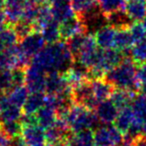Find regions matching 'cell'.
Segmentation results:
<instances>
[{
	"mask_svg": "<svg viewBox=\"0 0 146 146\" xmlns=\"http://www.w3.org/2000/svg\"><path fill=\"white\" fill-rule=\"evenodd\" d=\"M71 95L76 105L82 106L86 109L94 110L99 103L94 96L91 81L88 79L71 87Z\"/></svg>",
	"mask_w": 146,
	"mask_h": 146,
	"instance_id": "4",
	"label": "cell"
},
{
	"mask_svg": "<svg viewBox=\"0 0 146 146\" xmlns=\"http://www.w3.org/2000/svg\"><path fill=\"white\" fill-rule=\"evenodd\" d=\"M94 112L97 115L98 119L103 124H113L114 120L118 115L119 109L110 99L104 100L97 104Z\"/></svg>",
	"mask_w": 146,
	"mask_h": 146,
	"instance_id": "13",
	"label": "cell"
},
{
	"mask_svg": "<svg viewBox=\"0 0 146 146\" xmlns=\"http://www.w3.org/2000/svg\"><path fill=\"white\" fill-rule=\"evenodd\" d=\"M28 2L29 0H5L3 10L9 25H13L22 18L24 9Z\"/></svg>",
	"mask_w": 146,
	"mask_h": 146,
	"instance_id": "11",
	"label": "cell"
},
{
	"mask_svg": "<svg viewBox=\"0 0 146 146\" xmlns=\"http://www.w3.org/2000/svg\"><path fill=\"white\" fill-rule=\"evenodd\" d=\"M0 127L9 138L14 137V136L17 135H21V132H22L23 129V125L20 120L4 122V123L0 124Z\"/></svg>",
	"mask_w": 146,
	"mask_h": 146,
	"instance_id": "35",
	"label": "cell"
},
{
	"mask_svg": "<svg viewBox=\"0 0 146 146\" xmlns=\"http://www.w3.org/2000/svg\"><path fill=\"white\" fill-rule=\"evenodd\" d=\"M132 111H133L134 117L138 121L145 123L146 122V97L141 93H137L134 95L131 102Z\"/></svg>",
	"mask_w": 146,
	"mask_h": 146,
	"instance_id": "26",
	"label": "cell"
},
{
	"mask_svg": "<svg viewBox=\"0 0 146 146\" xmlns=\"http://www.w3.org/2000/svg\"><path fill=\"white\" fill-rule=\"evenodd\" d=\"M134 95L136 94H132L130 92L126 91V90L122 89H114L113 93L111 94L109 99L115 104V106L118 109H123L125 107H129L131 105L132 99H133Z\"/></svg>",
	"mask_w": 146,
	"mask_h": 146,
	"instance_id": "29",
	"label": "cell"
},
{
	"mask_svg": "<svg viewBox=\"0 0 146 146\" xmlns=\"http://www.w3.org/2000/svg\"><path fill=\"white\" fill-rule=\"evenodd\" d=\"M128 55H129V52H123V51L118 50L114 47L109 49H103L99 65L96 68L101 69L106 74L108 70L120 64L124 60V58Z\"/></svg>",
	"mask_w": 146,
	"mask_h": 146,
	"instance_id": "9",
	"label": "cell"
},
{
	"mask_svg": "<svg viewBox=\"0 0 146 146\" xmlns=\"http://www.w3.org/2000/svg\"><path fill=\"white\" fill-rule=\"evenodd\" d=\"M136 78L139 84L142 86H146V63L137 65L136 70Z\"/></svg>",
	"mask_w": 146,
	"mask_h": 146,
	"instance_id": "37",
	"label": "cell"
},
{
	"mask_svg": "<svg viewBox=\"0 0 146 146\" xmlns=\"http://www.w3.org/2000/svg\"><path fill=\"white\" fill-rule=\"evenodd\" d=\"M129 31L134 40V43L146 38V29L141 22H133L129 27Z\"/></svg>",
	"mask_w": 146,
	"mask_h": 146,
	"instance_id": "36",
	"label": "cell"
},
{
	"mask_svg": "<svg viewBox=\"0 0 146 146\" xmlns=\"http://www.w3.org/2000/svg\"><path fill=\"white\" fill-rule=\"evenodd\" d=\"M23 140L26 146H45L46 145V135H45V128L36 125L23 126L21 132Z\"/></svg>",
	"mask_w": 146,
	"mask_h": 146,
	"instance_id": "10",
	"label": "cell"
},
{
	"mask_svg": "<svg viewBox=\"0 0 146 146\" xmlns=\"http://www.w3.org/2000/svg\"><path fill=\"white\" fill-rule=\"evenodd\" d=\"M68 146H95L94 130L84 129L74 132L68 140Z\"/></svg>",
	"mask_w": 146,
	"mask_h": 146,
	"instance_id": "23",
	"label": "cell"
},
{
	"mask_svg": "<svg viewBox=\"0 0 146 146\" xmlns=\"http://www.w3.org/2000/svg\"><path fill=\"white\" fill-rule=\"evenodd\" d=\"M129 56L137 65L146 63V38L134 43L130 48Z\"/></svg>",
	"mask_w": 146,
	"mask_h": 146,
	"instance_id": "32",
	"label": "cell"
},
{
	"mask_svg": "<svg viewBox=\"0 0 146 146\" xmlns=\"http://www.w3.org/2000/svg\"><path fill=\"white\" fill-rule=\"evenodd\" d=\"M29 93H30V92L27 89L26 86L22 85V86H17V87L13 88L10 92L5 94V96H6V98L12 104L22 108L25 101H26L27 97H28Z\"/></svg>",
	"mask_w": 146,
	"mask_h": 146,
	"instance_id": "30",
	"label": "cell"
},
{
	"mask_svg": "<svg viewBox=\"0 0 146 146\" xmlns=\"http://www.w3.org/2000/svg\"><path fill=\"white\" fill-rule=\"evenodd\" d=\"M50 8L53 19L58 23L75 15L71 5V0H53L50 3Z\"/></svg>",
	"mask_w": 146,
	"mask_h": 146,
	"instance_id": "14",
	"label": "cell"
},
{
	"mask_svg": "<svg viewBox=\"0 0 146 146\" xmlns=\"http://www.w3.org/2000/svg\"><path fill=\"white\" fill-rule=\"evenodd\" d=\"M5 4V0H0V9H2L4 7Z\"/></svg>",
	"mask_w": 146,
	"mask_h": 146,
	"instance_id": "45",
	"label": "cell"
},
{
	"mask_svg": "<svg viewBox=\"0 0 146 146\" xmlns=\"http://www.w3.org/2000/svg\"><path fill=\"white\" fill-rule=\"evenodd\" d=\"M45 92H30L22 107L23 113L35 114L45 104Z\"/></svg>",
	"mask_w": 146,
	"mask_h": 146,
	"instance_id": "20",
	"label": "cell"
},
{
	"mask_svg": "<svg viewBox=\"0 0 146 146\" xmlns=\"http://www.w3.org/2000/svg\"><path fill=\"white\" fill-rule=\"evenodd\" d=\"M51 20H53L52 13H51V8L49 3H42L39 4L38 12H37L36 20L34 22L35 29L37 31H40L47 23H49Z\"/></svg>",
	"mask_w": 146,
	"mask_h": 146,
	"instance_id": "31",
	"label": "cell"
},
{
	"mask_svg": "<svg viewBox=\"0 0 146 146\" xmlns=\"http://www.w3.org/2000/svg\"><path fill=\"white\" fill-rule=\"evenodd\" d=\"M139 93L143 94V95L146 97V86H142L141 89H140V92H139Z\"/></svg>",
	"mask_w": 146,
	"mask_h": 146,
	"instance_id": "43",
	"label": "cell"
},
{
	"mask_svg": "<svg viewBox=\"0 0 146 146\" xmlns=\"http://www.w3.org/2000/svg\"><path fill=\"white\" fill-rule=\"evenodd\" d=\"M116 29L106 24L99 28L93 34L97 46L101 49H109L114 47Z\"/></svg>",
	"mask_w": 146,
	"mask_h": 146,
	"instance_id": "16",
	"label": "cell"
},
{
	"mask_svg": "<svg viewBox=\"0 0 146 146\" xmlns=\"http://www.w3.org/2000/svg\"><path fill=\"white\" fill-rule=\"evenodd\" d=\"M134 146H146V136L141 134L134 141Z\"/></svg>",
	"mask_w": 146,
	"mask_h": 146,
	"instance_id": "39",
	"label": "cell"
},
{
	"mask_svg": "<svg viewBox=\"0 0 146 146\" xmlns=\"http://www.w3.org/2000/svg\"><path fill=\"white\" fill-rule=\"evenodd\" d=\"M14 29V31L16 32L17 36L19 37V39L24 38L25 36L29 35L30 33H32L33 31H35V26L32 22L25 20V19H20L19 21H17L16 23H14L13 25H11ZM20 41V40H19Z\"/></svg>",
	"mask_w": 146,
	"mask_h": 146,
	"instance_id": "34",
	"label": "cell"
},
{
	"mask_svg": "<svg viewBox=\"0 0 146 146\" xmlns=\"http://www.w3.org/2000/svg\"><path fill=\"white\" fill-rule=\"evenodd\" d=\"M22 114V108L11 103L6 98V96H4L0 101V124L4 122L20 120Z\"/></svg>",
	"mask_w": 146,
	"mask_h": 146,
	"instance_id": "15",
	"label": "cell"
},
{
	"mask_svg": "<svg viewBox=\"0 0 146 146\" xmlns=\"http://www.w3.org/2000/svg\"><path fill=\"white\" fill-rule=\"evenodd\" d=\"M134 114L132 111L131 107H125L123 109H120L118 112V115L116 117V119L114 120L113 125L117 128V130L119 132H121L122 134H126L129 129V127L131 126L132 122L134 120Z\"/></svg>",
	"mask_w": 146,
	"mask_h": 146,
	"instance_id": "22",
	"label": "cell"
},
{
	"mask_svg": "<svg viewBox=\"0 0 146 146\" xmlns=\"http://www.w3.org/2000/svg\"><path fill=\"white\" fill-rule=\"evenodd\" d=\"M46 73L33 64L25 69V86L29 92H44Z\"/></svg>",
	"mask_w": 146,
	"mask_h": 146,
	"instance_id": "7",
	"label": "cell"
},
{
	"mask_svg": "<svg viewBox=\"0 0 146 146\" xmlns=\"http://www.w3.org/2000/svg\"><path fill=\"white\" fill-rule=\"evenodd\" d=\"M106 21L107 24L113 27L116 30L119 29H128L132 25L134 21L131 20L127 13L124 11V9H119V10L113 11L106 15Z\"/></svg>",
	"mask_w": 146,
	"mask_h": 146,
	"instance_id": "18",
	"label": "cell"
},
{
	"mask_svg": "<svg viewBox=\"0 0 146 146\" xmlns=\"http://www.w3.org/2000/svg\"><path fill=\"white\" fill-rule=\"evenodd\" d=\"M52 1H53V0H45V3H49V4H50Z\"/></svg>",
	"mask_w": 146,
	"mask_h": 146,
	"instance_id": "47",
	"label": "cell"
},
{
	"mask_svg": "<svg viewBox=\"0 0 146 146\" xmlns=\"http://www.w3.org/2000/svg\"><path fill=\"white\" fill-rule=\"evenodd\" d=\"M19 37L13 27L8 24V26L3 27L0 29V51L9 50L15 47L19 43Z\"/></svg>",
	"mask_w": 146,
	"mask_h": 146,
	"instance_id": "21",
	"label": "cell"
},
{
	"mask_svg": "<svg viewBox=\"0 0 146 146\" xmlns=\"http://www.w3.org/2000/svg\"><path fill=\"white\" fill-rule=\"evenodd\" d=\"M71 88L65 75L59 72H49L46 74L44 92L48 95H58Z\"/></svg>",
	"mask_w": 146,
	"mask_h": 146,
	"instance_id": "8",
	"label": "cell"
},
{
	"mask_svg": "<svg viewBox=\"0 0 146 146\" xmlns=\"http://www.w3.org/2000/svg\"><path fill=\"white\" fill-rule=\"evenodd\" d=\"M126 0H97V4L105 15L113 11L123 9Z\"/></svg>",
	"mask_w": 146,
	"mask_h": 146,
	"instance_id": "33",
	"label": "cell"
},
{
	"mask_svg": "<svg viewBox=\"0 0 146 146\" xmlns=\"http://www.w3.org/2000/svg\"><path fill=\"white\" fill-rule=\"evenodd\" d=\"M124 11L134 22H141L146 15V0H126Z\"/></svg>",
	"mask_w": 146,
	"mask_h": 146,
	"instance_id": "17",
	"label": "cell"
},
{
	"mask_svg": "<svg viewBox=\"0 0 146 146\" xmlns=\"http://www.w3.org/2000/svg\"><path fill=\"white\" fill-rule=\"evenodd\" d=\"M91 83L94 96H95L98 102L109 99L111 94L113 93L114 89H115L114 86L105 79V77L100 78V79L91 80Z\"/></svg>",
	"mask_w": 146,
	"mask_h": 146,
	"instance_id": "19",
	"label": "cell"
},
{
	"mask_svg": "<svg viewBox=\"0 0 146 146\" xmlns=\"http://www.w3.org/2000/svg\"><path fill=\"white\" fill-rule=\"evenodd\" d=\"M43 38H44L46 44L55 43L57 41L61 40L60 31H59V23L55 21L54 19L47 23L44 27L40 30Z\"/></svg>",
	"mask_w": 146,
	"mask_h": 146,
	"instance_id": "28",
	"label": "cell"
},
{
	"mask_svg": "<svg viewBox=\"0 0 146 146\" xmlns=\"http://www.w3.org/2000/svg\"><path fill=\"white\" fill-rule=\"evenodd\" d=\"M35 114H36L37 120H38V124L45 129L53 125L58 118L54 108L47 104H44Z\"/></svg>",
	"mask_w": 146,
	"mask_h": 146,
	"instance_id": "24",
	"label": "cell"
},
{
	"mask_svg": "<svg viewBox=\"0 0 146 146\" xmlns=\"http://www.w3.org/2000/svg\"><path fill=\"white\" fill-rule=\"evenodd\" d=\"M9 137L4 133L1 127H0V146H8Z\"/></svg>",
	"mask_w": 146,
	"mask_h": 146,
	"instance_id": "38",
	"label": "cell"
},
{
	"mask_svg": "<svg viewBox=\"0 0 146 146\" xmlns=\"http://www.w3.org/2000/svg\"><path fill=\"white\" fill-rule=\"evenodd\" d=\"M134 40L131 36V33L128 29H119L116 30L114 48L123 52H129L130 48L133 46Z\"/></svg>",
	"mask_w": 146,
	"mask_h": 146,
	"instance_id": "25",
	"label": "cell"
},
{
	"mask_svg": "<svg viewBox=\"0 0 146 146\" xmlns=\"http://www.w3.org/2000/svg\"><path fill=\"white\" fill-rule=\"evenodd\" d=\"M5 96V92H4V90L2 89V87L0 86V101L2 100V98Z\"/></svg>",
	"mask_w": 146,
	"mask_h": 146,
	"instance_id": "42",
	"label": "cell"
},
{
	"mask_svg": "<svg viewBox=\"0 0 146 146\" xmlns=\"http://www.w3.org/2000/svg\"><path fill=\"white\" fill-rule=\"evenodd\" d=\"M137 64L128 55L120 64L106 72L105 79L109 81L115 89H122L132 94L140 92L141 85L136 78Z\"/></svg>",
	"mask_w": 146,
	"mask_h": 146,
	"instance_id": "2",
	"label": "cell"
},
{
	"mask_svg": "<svg viewBox=\"0 0 146 146\" xmlns=\"http://www.w3.org/2000/svg\"><path fill=\"white\" fill-rule=\"evenodd\" d=\"M30 2L36 3V4H42V3H45V0H29Z\"/></svg>",
	"mask_w": 146,
	"mask_h": 146,
	"instance_id": "41",
	"label": "cell"
},
{
	"mask_svg": "<svg viewBox=\"0 0 146 146\" xmlns=\"http://www.w3.org/2000/svg\"><path fill=\"white\" fill-rule=\"evenodd\" d=\"M74 57L69 51L66 43L57 41L46 44L44 48L31 59V64L35 65L45 73L59 72L64 74L72 65Z\"/></svg>",
	"mask_w": 146,
	"mask_h": 146,
	"instance_id": "1",
	"label": "cell"
},
{
	"mask_svg": "<svg viewBox=\"0 0 146 146\" xmlns=\"http://www.w3.org/2000/svg\"><path fill=\"white\" fill-rule=\"evenodd\" d=\"M59 31L61 40L64 41L68 40L69 38L80 32H85L81 19L76 14L59 23Z\"/></svg>",
	"mask_w": 146,
	"mask_h": 146,
	"instance_id": "12",
	"label": "cell"
},
{
	"mask_svg": "<svg viewBox=\"0 0 146 146\" xmlns=\"http://www.w3.org/2000/svg\"><path fill=\"white\" fill-rule=\"evenodd\" d=\"M64 120L73 132H78L84 129L95 130L102 124L94 110L86 109L76 104L71 108Z\"/></svg>",
	"mask_w": 146,
	"mask_h": 146,
	"instance_id": "3",
	"label": "cell"
},
{
	"mask_svg": "<svg viewBox=\"0 0 146 146\" xmlns=\"http://www.w3.org/2000/svg\"><path fill=\"white\" fill-rule=\"evenodd\" d=\"M123 140V134L113 124H103L94 130L95 146H117Z\"/></svg>",
	"mask_w": 146,
	"mask_h": 146,
	"instance_id": "5",
	"label": "cell"
},
{
	"mask_svg": "<svg viewBox=\"0 0 146 146\" xmlns=\"http://www.w3.org/2000/svg\"><path fill=\"white\" fill-rule=\"evenodd\" d=\"M88 35L89 34L86 32H80V33H78V34L72 36L71 38H69L68 40L65 41L69 51L71 52V54L73 55L74 58H76V57L80 54V52L82 51L83 47L85 46Z\"/></svg>",
	"mask_w": 146,
	"mask_h": 146,
	"instance_id": "27",
	"label": "cell"
},
{
	"mask_svg": "<svg viewBox=\"0 0 146 146\" xmlns=\"http://www.w3.org/2000/svg\"><path fill=\"white\" fill-rule=\"evenodd\" d=\"M46 45L44 38L40 31H33L29 35L25 36L24 38L20 39L18 43V47L20 51L27 56L28 58L32 59L36 54H38Z\"/></svg>",
	"mask_w": 146,
	"mask_h": 146,
	"instance_id": "6",
	"label": "cell"
},
{
	"mask_svg": "<svg viewBox=\"0 0 146 146\" xmlns=\"http://www.w3.org/2000/svg\"><path fill=\"white\" fill-rule=\"evenodd\" d=\"M7 24V19L6 15L4 13L3 9H0V29H2L3 27H5Z\"/></svg>",
	"mask_w": 146,
	"mask_h": 146,
	"instance_id": "40",
	"label": "cell"
},
{
	"mask_svg": "<svg viewBox=\"0 0 146 146\" xmlns=\"http://www.w3.org/2000/svg\"><path fill=\"white\" fill-rule=\"evenodd\" d=\"M141 23H142V25H143V26L145 27V29H146V15L144 16V18L141 20Z\"/></svg>",
	"mask_w": 146,
	"mask_h": 146,
	"instance_id": "44",
	"label": "cell"
},
{
	"mask_svg": "<svg viewBox=\"0 0 146 146\" xmlns=\"http://www.w3.org/2000/svg\"><path fill=\"white\" fill-rule=\"evenodd\" d=\"M143 134L146 136V122L143 124Z\"/></svg>",
	"mask_w": 146,
	"mask_h": 146,
	"instance_id": "46",
	"label": "cell"
}]
</instances>
